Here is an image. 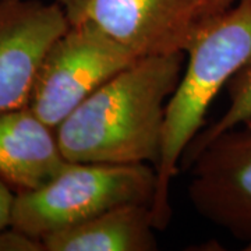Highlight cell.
I'll use <instances>...</instances> for the list:
<instances>
[{
    "label": "cell",
    "mask_w": 251,
    "mask_h": 251,
    "mask_svg": "<svg viewBox=\"0 0 251 251\" xmlns=\"http://www.w3.org/2000/svg\"><path fill=\"white\" fill-rule=\"evenodd\" d=\"M184 66L183 52L138 57L102 84L56 128L66 161L155 168Z\"/></svg>",
    "instance_id": "cell-1"
},
{
    "label": "cell",
    "mask_w": 251,
    "mask_h": 251,
    "mask_svg": "<svg viewBox=\"0 0 251 251\" xmlns=\"http://www.w3.org/2000/svg\"><path fill=\"white\" fill-rule=\"evenodd\" d=\"M251 63V0H236L221 16L204 23L186 52V66L166 106L156 171L152 218L156 230L172 218L171 183L190 143L205 123L212 100L230 78Z\"/></svg>",
    "instance_id": "cell-2"
},
{
    "label": "cell",
    "mask_w": 251,
    "mask_h": 251,
    "mask_svg": "<svg viewBox=\"0 0 251 251\" xmlns=\"http://www.w3.org/2000/svg\"><path fill=\"white\" fill-rule=\"evenodd\" d=\"M156 171L150 163L69 162L42 187L16 193L10 226L42 239L125 204H150Z\"/></svg>",
    "instance_id": "cell-3"
},
{
    "label": "cell",
    "mask_w": 251,
    "mask_h": 251,
    "mask_svg": "<svg viewBox=\"0 0 251 251\" xmlns=\"http://www.w3.org/2000/svg\"><path fill=\"white\" fill-rule=\"evenodd\" d=\"M137 59L90 23L70 24L44 56L28 108L56 131L82 100Z\"/></svg>",
    "instance_id": "cell-4"
},
{
    "label": "cell",
    "mask_w": 251,
    "mask_h": 251,
    "mask_svg": "<svg viewBox=\"0 0 251 251\" xmlns=\"http://www.w3.org/2000/svg\"><path fill=\"white\" fill-rule=\"evenodd\" d=\"M70 24L90 23L137 57L183 52L202 25L201 0H56Z\"/></svg>",
    "instance_id": "cell-5"
},
{
    "label": "cell",
    "mask_w": 251,
    "mask_h": 251,
    "mask_svg": "<svg viewBox=\"0 0 251 251\" xmlns=\"http://www.w3.org/2000/svg\"><path fill=\"white\" fill-rule=\"evenodd\" d=\"M187 166L198 215L251 250V122L216 135Z\"/></svg>",
    "instance_id": "cell-6"
},
{
    "label": "cell",
    "mask_w": 251,
    "mask_h": 251,
    "mask_svg": "<svg viewBox=\"0 0 251 251\" xmlns=\"http://www.w3.org/2000/svg\"><path fill=\"white\" fill-rule=\"evenodd\" d=\"M69 27L56 0H0V113L28 106L44 56Z\"/></svg>",
    "instance_id": "cell-7"
},
{
    "label": "cell",
    "mask_w": 251,
    "mask_h": 251,
    "mask_svg": "<svg viewBox=\"0 0 251 251\" xmlns=\"http://www.w3.org/2000/svg\"><path fill=\"white\" fill-rule=\"evenodd\" d=\"M67 163L56 131L28 106L0 113V179L10 187H42Z\"/></svg>",
    "instance_id": "cell-8"
},
{
    "label": "cell",
    "mask_w": 251,
    "mask_h": 251,
    "mask_svg": "<svg viewBox=\"0 0 251 251\" xmlns=\"http://www.w3.org/2000/svg\"><path fill=\"white\" fill-rule=\"evenodd\" d=\"M155 230L150 204H125L41 240L45 251H155Z\"/></svg>",
    "instance_id": "cell-9"
},
{
    "label": "cell",
    "mask_w": 251,
    "mask_h": 251,
    "mask_svg": "<svg viewBox=\"0 0 251 251\" xmlns=\"http://www.w3.org/2000/svg\"><path fill=\"white\" fill-rule=\"evenodd\" d=\"M226 88L229 94V106L215 123L201 130L190 143L183 155L184 165H188V162L216 135L251 122V63L230 78Z\"/></svg>",
    "instance_id": "cell-10"
},
{
    "label": "cell",
    "mask_w": 251,
    "mask_h": 251,
    "mask_svg": "<svg viewBox=\"0 0 251 251\" xmlns=\"http://www.w3.org/2000/svg\"><path fill=\"white\" fill-rule=\"evenodd\" d=\"M0 251H45L41 239L13 226L0 229Z\"/></svg>",
    "instance_id": "cell-11"
},
{
    "label": "cell",
    "mask_w": 251,
    "mask_h": 251,
    "mask_svg": "<svg viewBox=\"0 0 251 251\" xmlns=\"http://www.w3.org/2000/svg\"><path fill=\"white\" fill-rule=\"evenodd\" d=\"M16 194L11 191V187L0 179V229H4L11 224V211Z\"/></svg>",
    "instance_id": "cell-12"
},
{
    "label": "cell",
    "mask_w": 251,
    "mask_h": 251,
    "mask_svg": "<svg viewBox=\"0 0 251 251\" xmlns=\"http://www.w3.org/2000/svg\"><path fill=\"white\" fill-rule=\"evenodd\" d=\"M202 1V24L221 16L234 4L236 0H201Z\"/></svg>",
    "instance_id": "cell-13"
}]
</instances>
